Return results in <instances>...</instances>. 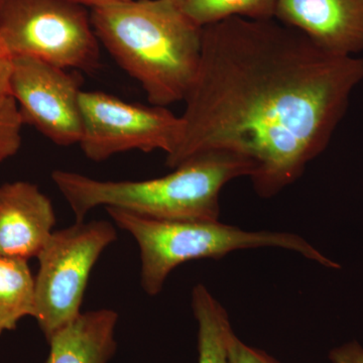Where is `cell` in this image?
<instances>
[{
    "mask_svg": "<svg viewBox=\"0 0 363 363\" xmlns=\"http://www.w3.org/2000/svg\"><path fill=\"white\" fill-rule=\"evenodd\" d=\"M228 352L230 363H281L264 351L243 342L234 331L229 335Z\"/></svg>",
    "mask_w": 363,
    "mask_h": 363,
    "instance_id": "obj_16",
    "label": "cell"
},
{
    "mask_svg": "<svg viewBox=\"0 0 363 363\" xmlns=\"http://www.w3.org/2000/svg\"><path fill=\"white\" fill-rule=\"evenodd\" d=\"M116 225L135 238L140 252V283L150 296L162 292L171 272L184 262L220 259L235 250L281 247L329 269H340L297 234L247 231L220 221H169L105 208Z\"/></svg>",
    "mask_w": 363,
    "mask_h": 363,
    "instance_id": "obj_4",
    "label": "cell"
},
{
    "mask_svg": "<svg viewBox=\"0 0 363 363\" xmlns=\"http://www.w3.org/2000/svg\"><path fill=\"white\" fill-rule=\"evenodd\" d=\"M117 322L114 310L81 313L48 339L45 363H108L116 352Z\"/></svg>",
    "mask_w": 363,
    "mask_h": 363,
    "instance_id": "obj_11",
    "label": "cell"
},
{
    "mask_svg": "<svg viewBox=\"0 0 363 363\" xmlns=\"http://www.w3.org/2000/svg\"><path fill=\"white\" fill-rule=\"evenodd\" d=\"M77 72L28 57L13 58L11 93L23 123L61 147L79 145L82 133Z\"/></svg>",
    "mask_w": 363,
    "mask_h": 363,
    "instance_id": "obj_8",
    "label": "cell"
},
{
    "mask_svg": "<svg viewBox=\"0 0 363 363\" xmlns=\"http://www.w3.org/2000/svg\"><path fill=\"white\" fill-rule=\"evenodd\" d=\"M192 310L198 324V363H230V320L223 306L202 284L193 289Z\"/></svg>",
    "mask_w": 363,
    "mask_h": 363,
    "instance_id": "obj_12",
    "label": "cell"
},
{
    "mask_svg": "<svg viewBox=\"0 0 363 363\" xmlns=\"http://www.w3.org/2000/svg\"><path fill=\"white\" fill-rule=\"evenodd\" d=\"M13 57L0 35V101L11 96V77Z\"/></svg>",
    "mask_w": 363,
    "mask_h": 363,
    "instance_id": "obj_17",
    "label": "cell"
},
{
    "mask_svg": "<svg viewBox=\"0 0 363 363\" xmlns=\"http://www.w3.org/2000/svg\"><path fill=\"white\" fill-rule=\"evenodd\" d=\"M330 363H363V347L357 341L343 344L329 352Z\"/></svg>",
    "mask_w": 363,
    "mask_h": 363,
    "instance_id": "obj_18",
    "label": "cell"
},
{
    "mask_svg": "<svg viewBox=\"0 0 363 363\" xmlns=\"http://www.w3.org/2000/svg\"><path fill=\"white\" fill-rule=\"evenodd\" d=\"M68 1L74 2L79 6H90L91 9H95V7L108 6V4L126 1V0H68Z\"/></svg>",
    "mask_w": 363,
    "mask_h": 363,
    "instance_id": "obj_19",
    "label": "cell"
},
{
    "mask_svg": "<svg viewBox=\"0 0 363 363\" xmlns=\"http://www.w3.org/2000/svg\"><path fill=\"white\" fill-rule=\"evenodd\" d=\"M0 35L13 58L28 57L73 71H95L99 64L91 18L68 0H4Z\"/></svg>",
    "mask_w": 363,
    "mask_h": 363,
    "instance_id": "obj_5",
    "label": "cell"
},
{
    "mask_svg": "<svg viewBox=\"0 0 363 363\" xmlns=\"http://www.w3.org/2000/svg\"><path fill=\"white\" fill-rule=\"evenodd\" d=\"M91 23L117 64L152 105L184 101L197 75L203 28L171 0H126L95 7Z\"/></svg>",
    "mask_w": 363,
    "mask_h": 363,
    "instance_id": "obj_2",
    "label": "cell"
},
{
    "mask_svg": "<svg viewBox=\"0 0 363 363\" xmlns=\"http://www.w3.org/2000/svg\"><path fill=\"white\" fill-rule=\"evenodd\" d=\"M362 80L363 58L324 51L274 18L233 16L205 26L167 166L210 150L234 152L255 164L257 195H277L328 147Z\"/></svg>",
    "mask_w": 363,
    "mask_h": 363,
    "instance_id": "obj_1",
    "label": "cell"
},
{
    "mask_svg": "<svg viewBox=\"0 0 363 363\" xmlns=\"http://www.w3.org/2000/svg\"><path fill=\"white\" fill-rule=\"evenodd\" d=\"M117 240L106 220L76 222L54 231L38 255L35 318L45 339L81 314L90 274L101 253Z\"/></svg>",
    "mask_w": 363,
    "mask_h": 363,
    "instance_id": "obj_6",
    "label": "cell"
},
{
    "mask_svg": "<svg viewBox=\"0 0 363 363\" xmlns=\"http://www.w3.org/2000/svg\"><path fill=\"white\" fill-rule=\"evenodd\" d=\"M80 107L79 145L92 162L135 150H162L168 156L180 140L181 117L167 107L130 104L99 91H82Z\"/></svg>",
    "mask_w": 363,
    "mask_h": 363,
    "instance_id": "obj_7",
    "label": "cell"
},
{
    "mask_svg": "<svg viewBox=\"0 0 363 363\" xmlns=\"http://www.w3.org/2000/svg\"><path fill=\"white\" fill-rule=\"evenodd\" d=\"M274 20L331 54L363 51V0H278Z\"/></svg>",
    "mask_w": 363,
    "mask_h": 363,
    "instance_id": "obj_9",
    "label": "cell"
},
{
    "mask_svg": "<svg viewBox=\"0 0 363 363\" xmlns=\"http://www.w3.org/2000/svg\"><path fill=\"white\" fill-rule=\"evenodd\" d=\"M57 218L49 197L30 182L0 186V257H38Z\"/></svg>",
    "mask_w": 363,
    "mask_h": 363,
    "instance_id": "obj_10",
    "label": "cell"
},
{
    "mask_svg": "<svg viewBox=\"0 0 363 363\" xmlns=\"http://www.w3.org/2000/svg\"><path fill=\"white\" fill-rule=\"evenodd\" d=\"M23 124L13 96L0 101V162L14 156L20 150Z\"/></svg>",
    "mask_w": 363,
    "mask_h": 363,
    "instance_id": "obj_15",
    "label": "cell"
},
{
    "mask_svg": "<svg viewBox=\"0 0 363 363\" xmlns=\"http://www.w3.org/2000/svg\"><path fill=\"white\" fill-rule=\"evenodd\" d=\"M200 28L240 16L250 20L274 18L278 0H171Z\"/></svg>",
    "mask_w": 363,
    "mask_h": 363,
    "instance_id": "obj_14",
    "label": "cell"
},
{
    "mask_svg": "<svg viewBox=\"0 0 363 363\" xmlns=\"http://www.w3.org/2000/svg\"><path fill=\"white\" fill-rule=\"evenodd\" d=\"M255 164L225 150L190 157L168 175L143 181H100L75 172L55 169L52 180L65 198L76 222L95 208H116L157 220L216 221L224 186L252 177Z\"/></svg>",
    "mask_w": 363,
    "mask_h": 363,
    "instance_id": "obj_3",
    "label": "cell"
},
{
    "mask_svg": "<svg viewBox=\"0 0 363 363\" xmlns=\"http://www.w3.org/2000/svg\"><path fill=\"white\" fill-rule=\"evenodd\" d=\"M4 0H0V9H1L2 4H4Z\"/></svg>",
    "mask_w": 363,
    "mask_h": 363,
    "instance_id": "obj_20",
    "label": "cell"
},
{
    "mask_svg": "<svg viewBox=\"0 0 363 363\" xmlns=\"http://www.w3.org/2000/svg\"><path fill=\"white\" fill-rule=\"evenodd\" d=\"M35 277L28 260L0 257V335L35 316Z\"/></svg>",
    "mask_w": 363,
    "mask_h": 363,
    "instance_id": "obj_13",
    "label": "cell"
}]
</instances>
